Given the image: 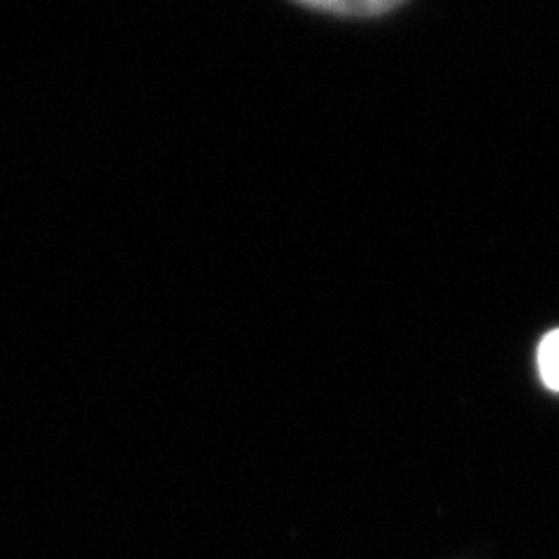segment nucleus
<instances>
[{
	"label": "nucleus",
	"mask_w": 559,
	"mask_h": 559,
	"mask_svg": "<svg viewBox=\"0 0 559 559\" xmlns=\"http://www.w3.org/2000/svg\"><path fill=\"white\" fill-rule=\"evenodd\" d=\"M538 373L550 392L559 394V329L540 341L538 345Z\"/></svg>",
	"instance_id": "obj_2"
},
{
	"label": "nucleus",
	"mask_w": 559,
	"mask_h": 559,
	"mask_svg": "<svg viewBox=\"0 0 559 559\" xmlns=\"http://www.w3.org/2000/svg\"><path fill=\"white\" fill-rule=\"evenodd\" d=\"M404 3H384V0H373V3H366V0H359V3H343V0H336V3H304L301 8L312 10V12H322V14H336L341 20H373V16L390 14L399 10Z\"/></svg>",
	"instance_id": "obj_1"
}]
</instances>
